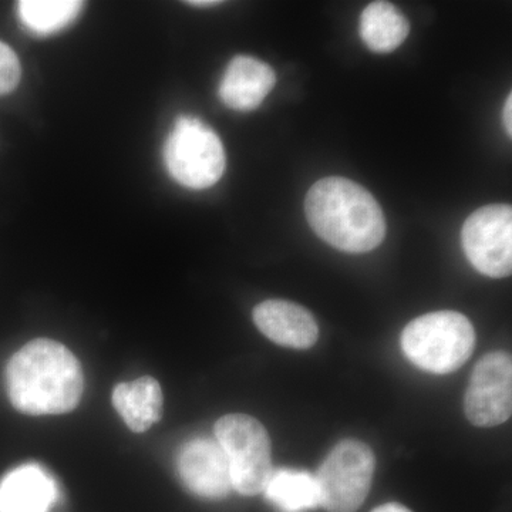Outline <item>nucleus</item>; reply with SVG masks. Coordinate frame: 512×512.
<instances>
[{
    "label": "nucleus",
    "mask_w": 512,
    "mask_h": 512,
    "mask_svg": "<svg viewBox=\"0 0 512 512\" xmlns=\"http://www.w3.org/2000/svg\"><path fill=\"white\" fill-rule=\"evenodd\" d=\"M10 403L29 416H56L79 406L84 390L82 365L62 343L35 339L6 367Z\"/></svg>",
    "instance_id": "f257e3e1"
},
{
    "label": "nucleus",
    "mask_w": 512,
    "mask_h": 512,
    "mask_svg": "<svg viewBox=\"0 0 512 512\" xmlns=\"http://www.w3.org/2000/svg\"><path fill=\"white\" fill-rule=\"evenodd\" d=\"M306 218L313 231L332 247L363 254L382 244L386 221L372 194L342 177L318 181L305 200Z\"/></svg>",
    "instance_id": "f03ea898"
},
{
    "label": "nucleus",
    "mask_w": 512,
    "mask_h": 512,
    "mask_svg": "<svg viewBox=\"0 0 512 512\" xmlns=\"http://www.w3.org/2000/svg\"><path fill=\"white\" fill-rule=\"evenodd\" d=\"M476 332L466 316L453 311L427 313L402 333L407 359L434 375L456 372L473 355Z\"/></svg>",
    "instance_id": "7ed1b4c3"
},
{
    "label": "nucleus",
    "mask_w": 512,
    "mask_h": 512,
    "mask_svg": "<svg viewBox=\"0 0 512 512\" xmlns=\"http://www.w3.org/2000/svg\"><path fill=\"white\" fill-rule=\"evenodd\" d=\"M163 160L171 178L190 190H205L217 184L227 163L221 138L192 116L175 121L164 143Z\"/></svg>",
    "instance_id": "20e7f679"
},
{
    "label": "nucleus",
    "mask_w": 512,
    "mask_h": 512,
    "mask_svg": "<svg viewBox=\"0 0 512 512\" xmlns=\"http://www.w3.org/2000/svg\"><path fill=\"white\" fill-rule=\"evenodd\" d=\"M214 431L227 456L232 488L248 497L264 493L274 470L265 427L248 414H228L215 423Z\"/></svg>",
    "instance_id": "39448f33"
},
{
    "label": "nucleus",
    "mask_w": 512,
    "mask_h": 512,
    "mask_svg": "<svg viewBox=\"0 0 512 512\" xmlns=\"http://www.w3.org/2000/svg\"><path fill=\"white\" fill-rule=\"evenodd\" d=\"M375 463L372 448L367 444L340 441L315 476L320 505L328 512L359 510L369 494Z\"/></svg>",
    "instance_id": "423d86ee"
},
{
    "label": "nucleus",
    "mask_w": 512,
    "mask_h": 512,
    "mask_svg": "<svg viewBox=\"0 0 512 512\" xmlns=\"http://www.w3.org/2000/svg\"><path fill=\"white\" fill-rule=\"evenodd\" d=\"M461 242L468 261L480 274L505 278L512 272V208L493 204L467 218Z\"/></svg>",
    "instance_id": "0eeeda50"
},
{
    "label": "nucleus",
    "mask_w": 512,
    "mask_h": 512,
    "mask_svg": "<svg viewBox=\"0 0 512 512\" xmlns=\"http://www.w3.org/2000/svg\"><path fill=\"white\" fill-rule=\"evenodd\" d=\"M464 412L477 427H495L512 413V360L505 352L484 356L474 367L464 397Z\"/></svg>",
    "instance_id": "6e6552de"
},
{
    "label": "nucleus",
    "mask_w": 512,
    "mask_h": 512,
    "mask_svg": "<svg viewBox=\"0 0 512 512\" xmlns=\"http://www.w3.org/2000/svg\"><path fill=\"white\" fill-rule=\"evenodd\" d=\"M177 468L185 487L198 497L221 500L232 490L227 456L215 439L197 437L184 444Z\"/></svg>",
    "instance_id": "1a4fd4ad"
},
{
    "label": "nucleus",
    "mask_w": 512,
    "mask_h": 512,
    "mask_svg": "<svg viewBox=\"0 0 512 512\" xmlns=\"http://www.w3.org/2000/svg\"><path fill=\"white\" fill-rule=\"evenodd\" d=\"M256 328L276 345L292 349H309L319 336L318 323L312 313L288 301H265L254 309Z\"/></svg>",
    "instance_id": "9d476101"
},
{
    "label": "nucleus",
    "mask_w": 512,
    "mask_h": 512,
    "mask_svg": "<svg viewBox=\"0 0 512 512\" xmlns=\"http://www.w3.org/2000/svg\"><path fill=\"white\" fill-rule=\"evenodd\" d=\"M276 83L269 64L251 56H235L222 76L218 96L229 109L252 111L261 106Z\"/></svg>",
    "instance_id": "9b49d317"
},
{
    "label": "nucleus",
    "mask_w": 512,
    "mask_h": 512,
    "mask_svg": "<svg viewBox=\"0 0 512 512\" xmlns=\"http://www.w3.org/2000/svg\"><path fill=\"white\" fill-rule=\"evenodd\" d=\"M56 498L55 481L36 464L10 471L0 483V512H47Z\"/></svg>",
    "instance_id": "f8f14e48"
},
{
    "label": "nucleus",
    "mask_w": 512,
    "mask_h": 512,
    "mask_svg": "<svg viewBox=\"0 0 512 512\" xmlns=\"http://www.w3.org/2000/svg\"><path fill=\"white\" fill-rule=\"evenodd\" d=\"M113 404L128 429L144 433L163 416V390L154 377L120 383L113 390Z\"/></svg>",
    "instance_id": "ddd939ff"
},
{
    "label": "nucleus",
    "mask_w": 512,
    "mask_h": 512,
    "mask_svg": "<svg viewBox=\"0 0 512 512\" xmlns=\"http://www.w3.org/2000/svg\"><path fill=\"white\" fill-rule=\"evenodd\" d=\"M264 493L281 512H306L320 505L315 476L295 468L272 470Z\"/></svg>",
    "instance_id": "4468645a"
},
{
    "label": "nucleus",
    "mask_w": 512,
    "mask_h": 512,
    "mask_svg": "<svg viewBox=\"0 0 512 512\" xmlns=\"http://www.w3.org/2000/svg\"><path fill=\"white\" fill-rule=\"evenodd\" d=\"M409 33V22L392 3L373 2L363 10L360 36L373 52H393L403 45Z\"/></svg>",
    "instance_id": "2eb2a0df"
},
{
    "label": "nucleus",
    "mask_w": 512,
    "mask_h": 512,
    "mask_svg": "<svg viewBox=\"0 0 512 512\" xmlns=\"http://www.w3.org/2000/svg\"><path fill=\"white\" fill-rule=\"evenodd\" d=\"M83 8L84 3L77 0H22L18 3L23 25L39 36L55 35L66 29Z\"/></svg>",
    "instance_id": "dca6fc26"
},
{
    "label": "nucleus",
    "mask_w": 512,
    "mask_h": 512,
    "mask_svg": "<svg viewBox=\"0 0 512 512\" xmlns=\"http://www.w3.org/2000/svg\"><path fill=\"white\" fill-rule=\"evenodd\" d=\"M22 79V64L15 50L0 40V96H8L18 89Z\"/></svg>",
    "instance_id": "f3484780"
},
{
    "label": "nucleus",
    "mask_w": 512,
    "mask_h": 512,
    "mask_svg": "<svg viewBox=\"0 0 512 512\" xmlns=\"http://www.w3.org/2000/svg\"><path fill=\"white\" fill-rule=\"evenodd\" d=\"M504 126L508 136H512V96H508L504 106Z\"/></svg>",
    "instance_id": "a211bd4d"
},
{
    "label": "nucleus",
    "mask_w": 512,
    "mask_h": 512,
    "mask_svg": "<svg viewBox=\"0 0 512 512\" xmlns=\"http://www.w3.org/2000/svg\"><path fill=\"white\" fill-rule=\"evenodd\" d=\"M372 512H412L409 508L399 503H387L375 508Z\"/></svg>",
    "instance_id": "6ab92c4d"
},
{
    "label": "nucleus",
    "mask_w": 512,
    "mask_h": 512,
    "mask_svg": "<svg viewBox=\"0 0 512 512\" xmlns=\"http://www.w3.org/2000/svg\"><path fill=\"white\" fill-rule=\"evenodd\" d=\"M187 5L195 6V8H211V6L221 5L217 0H194V2H187Z\"/></svg>",
    "instance_id": "aec40b11"
}]
</instances>
